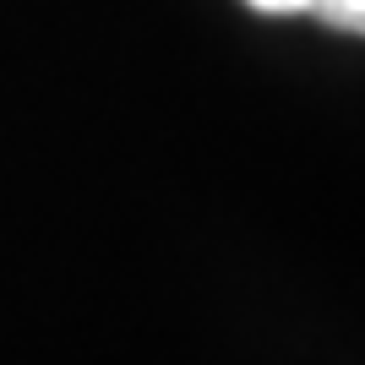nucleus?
Returning <instances> with one entry per match:
<instances>
[{"label": "nucleus", "instance_id": "1", "mask_svg": "<svg viewBox=\"0 0 365 365\" xmlns=\"http://www.w3.org/2000/svg\"><path fill=\"white\" fill-rule=\"evenodd\" d=\"M245 6L262 16H317L322 28L365 38V0H245Z\"/></svg>", "mask_w": 365, "mask_h": 365}]
</instances>
